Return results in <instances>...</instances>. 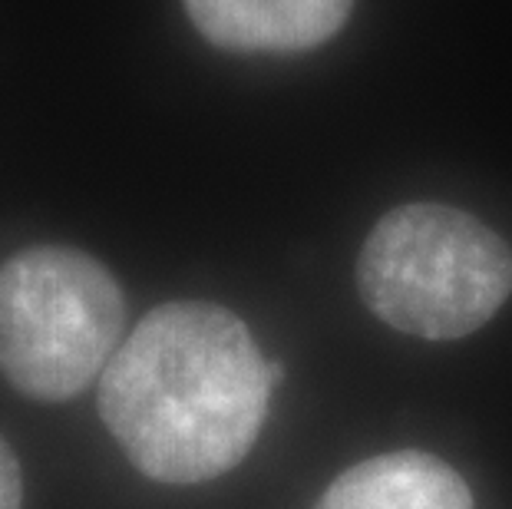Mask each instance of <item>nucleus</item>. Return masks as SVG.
<instances>
[{
	"mask_svg": "<svg viewBox=\"0 0 512 509\" xmlns=\"http://www.w3.org/2000/svg\"><path fill=\"white\" fill-rule=\"evenodd\" d=\"M278 381L235 311L166 301L106 364L100 417L149 480L209 483L252 453Z\"/></svg>",
	"mask_w": 512,
	"mask_h": 509,
	"instance_id": "f257e3e1",
	"label": "nucleus"
},
{
	"mask_svg": "<svg viewBox=\"0 0 512 509\" xmlns=\"http://www.w3.org/2000/svg\"><path fill=\"white\" fill-rule=\"evenodd\" d=\"M357 291L400 334L460 341L512 295V248L470 212L407 202L380 215L364 238Z\"/></svg>",
	"mask_w": 512,
	"mask_h": 509,
	"instance_id": "f03ea898",
	"label": "nucleus"
},
{
	"mask_svg": "<svg viewBox=\"0 0 512 509\" xmlns=\"http://www.w3.org/2000/svg\"><path fill=\"white\" fill-rule=\"evenodd\" d=\"M126 298L103 262L30 245L0 262V371L20 394L60 404L106 371Z\"/></svg>",
	"mask_w": 512,
	"mask_h": 509,
	"instance_id": "7ed1b4c3",
	"label": "nucleus"
},
{
	"mask_svg": "<svg viewBox=\"0 0 512 509\" xmlns=\"http://www.w3.org/2000/svg\"><path fill=\"white\" fill-rule=\"evenodd\" d=\"M192 27L232 53H308L341 34L354 0H182Z\"/></svg>",
	"mask_w": 512,
	"mask_h": 509,
	"instance_id": "20e7f679",
	"label": "nucleus"
},
{
	"mask_svg": "<svg viewBox=\"0 0 512 509\" xmlns=\"http://www.w3.org/2000/svg\"><path fill=\"white\" fill-rule=\"evenodd\" d=\"M314 509H476L450 463L420 450L377 453L344 470Z\"/></svg>",
	"mask_w": 512,
	"mask_h": 509,
	"instance_id": "39448f33",
	"label": "nucleus"
},
{
	"mask_svg": "<svg viewBox=\"0 0 512 509\" xmlns=\"http://www.w3.org/2000/svg\"><path fill=\"white\" fill-rule=\"evenodd\" d=\"M20 506H24V473H20L14 450L0 437V509H20Z\"/></svg>",
	"mask_w": 512,
	"mask_h": 509,
	"instance_id": "423d86ee",
	"label": "nucleus"
}]
</instances>
